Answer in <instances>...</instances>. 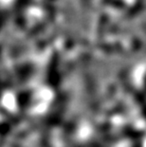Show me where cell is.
Returning a JSON list of instances; mask_svg holds the SVG:
<instances>
[{"mask_svg": "<svg viewBox=\"0 0 146 147\" xmlns=\"http://www.w3.org/2000/svg\"><path fill=\"white\" fill-rule=\"evenodd\" d=\"M5 14L4 12H0V29H2L5 24Z\"/></svg>", "mask_w": 146, "mask_h": 147, "instance_id": "1", "label": "cell"}]
</instances>
